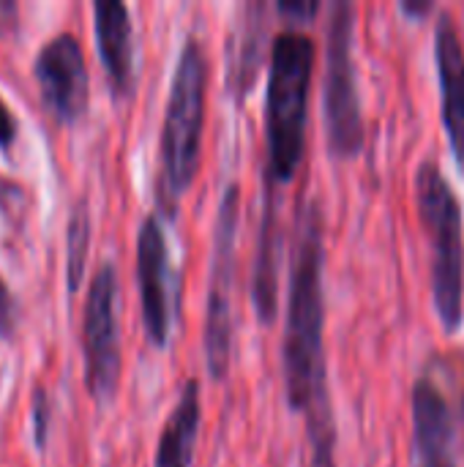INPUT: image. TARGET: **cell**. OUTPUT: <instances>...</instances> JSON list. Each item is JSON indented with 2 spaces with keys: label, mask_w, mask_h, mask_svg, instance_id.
<instances>
[{
  "label": "cell",
  "mask_w": 464,
  "mask_h": 467,
  "mask_svg": "<svg viewBox=\"0 0 464 467\" xmlns=\"http://www.w3.org/2000/svg\"><path fill=\"white\" fill-rule=\"evenodd\" d=\"M325 230L323 208L317 200H301L295 222V244L290 263V296H287V331H284V391L287 405L298 413H309L320 400H328V372L323 350L325 328Z\"/></svg>",
  "instance_id": "1"
},
{
  "label": "cell",
  "mask_w": 464,
  "mask_h": 467,
  "mask_svg": "<svg viewBox=\"0 0 464 467\" xmlns=\"http://www.w3.org/2000/svg\"><path fill=\"white\" fill-rule=\"evenodd\" d=\"M314 57L317 44L304 30L284 27L273 36L265 93V145L271 186L293 181L304 161Z\"/></svg>",
  "instance_id": "2"
},
{
  "label": "cell",
  "mask_w": 464,
  "mask_h": 467,
  "mask_svg": "<svg viewBox=\"0 0 464 467\" xmlns=\"http://www.w3.org/2000/svg\"><path fill=\"white\" fill-rule=\"evenodd\" d=\"M208 101V55L197 36L178 55L159 145V211L172 219L183 192L194 183L202 159V129Z\"/></svg>",
  "instance_id": "3"
},
{
  "label": "cell",
  "mask_w": 464,
  "mask_h": 467,
  "mask_svg": "<svg viewBox=\"0 0 464 467\" xmlns=\"http://www.w3.org/2000/svg\"><path fill=\"white\" fill-rule=\"evenodd\" d=\"M416 205L429 235L435 312L440 326L457 334L464 323V216L451 181L435 159L416 170Z\"/></svg>",
  "instance_id": "4"
},
{
  "label": "cell",
  "mask_w": 464,
  "mask_h": 467,
  "mask_svg": "<svg viewBox=\"0 0 464 467\" xmlns=\"http://www.w3.org/2000/svg\"><path fill=\"white\" fill-rule=\"evenodd\" d=\"M323 115L331 156L356 159L364 148V112L356 68V8L347 0H336L328 11Z\"/></svg>",
  "instance_id": "5"
},
{
  "label": "cell",
  "mask_w": 464,
  "mask_h": 467,
  "mask_svg": "<svg viewBox=\"0 0 464 467\" xmlns=\"http://www.w3.org/2000/svg\"><path fill=\"white\" fill-rule=\"evenodd\" d=\"M413 462L410 467H459L464 386L457 369L435 356L413 383Z\"/></svg>",
  "instance_id": "6"
},
{
  "label": "cell",
  "mask_w": 464,
  "mask_h": 467,
  "mask_svg": "<svg viewBox=\"0 0 464 467\" xmlns=\"http://www.w3.org/2000/svg\"><path fill=\"white\" fill-rule=\"evenodd\" d=\"M238 219H241V186L227 183L216 224H213V252H211V282H208V309H205V364L211 380H227L232 361V290H235V246H238Z\"/></svg>",
  "instance_id": "7"
},
{
  "label": "cell",
  "mask_w": 464,
  "mask_h": 467,
  "mask_svg": "<svg viewBox=\"0 0 464 467\" xmlns=\"http://www.w3.org/2000/svg\"><path fill=\"white\" fill-rule=\"evenodd\" d=\"M85 386L96 405H109L120 383V328H118V268L104 260L90 279L82 312Z\"/></svg>",
  "instance_id": "8"
},
{
  "label": "cell",
  "mask_w": 464,
  "mask_h": 467,
  "mask_svg": "<svg viewBox=\"0 0 464 467\" xmlns=\"http://www.w3.org/2000/svg\"><path fill=\"white\" fill-rule=\"evenodd\" d=\"M137 285H139L145 337L156 350H164L172 337L178 287H175L170 244L159 211L148 213L137 230Z\"/></svg>",
  "instance_id": "9"
},
{
  "label": "cell",
  "mask_w": 464,
  "mask_h": 467,
  "mask_svg": "<svg viewBox=\"0 0 464 467\" xmlns=\"http://www.w3.org/2000/svg\"><path fill=\"white\" fill-rule=\"evenodd\" d=\"M33 77L41 101L57 123L71 126L85 118L90 104V77L82 44L74 33H57L41 44L33 60Z\"/></svg>",
  "instance_id": "10"
},
{
  "label": "cell",
  "mask_w": 464,
  "mask_h": 467,
  "mask_svg": "<svg viewBox=\"0 0 464 467\" xmlns=\"http://www.w3.org/2000/svg\"><path fill=\"white\" fill-rule=\"evenodd\" d=\"M435 63L443 96V126L464 175V38L451 11H440L435 22Z\"/></svg>",
  "instance_id": "11"
},
{
  "label": "cell",
  "mask_w": 464,
  "mask_h": 467,
  "mask_svg": "<svg viewBox=\"0 0 464 467\" xmlns=\"http://www.w3.org/2000/svg\"><path fill=\"white\" fill-rule=\"evenodd\" d=\"M93 33L96 49L109 82V93L120 101L134 93V25L131 11L120 0L93 3Z\"/></svg>",
  "instance_id": "12"
},
{
  "label": "cell",
  "mask_w": 464,
  "mask_h": 467,
  "mask_svg": "<svg viewBox=\"0 0 464 467\" xmlns=\"http://www.w3.org/2000/svg\"><path fill=\"white\" fill-rule=\"evenodd\" d=\"M268 8L265 3H243L227 44V90L243 104L260 77L265 57Z\"/></svg>",
  "instance_id": "13"
},
{
  "label": "cell",
  "mask_w": 464,
  "mask_h": 467,
  "mask_svg": "<svg viewBox=\"0 0 464 467\" xmlns=\"http://www.w3.org/2000/svg\"><path fill=\"white\" fill-rule=\"evenodd\" d=\"M279 254H282V227L276 211V194L268 183L263 216H260V235H257V254H254V279H252V298L254 312L263 326L276 320V301H279Z\"/></svg>",
  "instance_id": "14"
},
{
  "label": "cell",
  "mask_w": 464,
  "mask_h": 467,
  "mask_svg": "<svg viewBox=\"0 0 464 467\" xmlns=\"http://www.w3.org/2000/svg\"><path fill=\"white\" fill-rule=\"evenodd\" d=\"M202 402H200V380L189 378L161 427L153 467H191L197 435H200Z\"/></svg>",
  "instance_id": "15"
},
{
  "label": "cell",
  "mask_w": 464,
  "mask_h": 467,
  "mask_svg": "<svg viewBox=\"0 0 464 467\" xmlns=\"http://www.w3.org/2000/svg\"><path fill=\"white\" fill-rule=\"evenodd\" d=\"M88 252H90V208H88V200L79 197L71 205L68 230H66V287H68V293H77L82 285Z\"/></svg>",
  "instance_id": "16"
},
{
  "label": "cell",
  "mask_w": 464,
  "mask_h": 467,
  "mask_svg": "<svg viewBox=\"0 0 464 467\" xmlns=\"http://www.w3.org/2000/svg\"><path fill=\"white\" fill-rule=\"evenodd\" d=\"M306 449L309 462L306 467H336V419L331 397L320 400L306 416Z\"/></svg>",
  "instance_id": "17"
},
{
  "label": "cell",
  "mask_w": 464,
  "mask_h": 467,
  "mask_svg": "<svg viewBox=\"0 0 464 467\" xmlns=\"http://www.w3.org/2000/svg\"><path fill=\"white\" fill-rule=\"evenodd\" d=\"M30 424H33V446L38 451H44L46 449V438H49V424H52V400H49L44 386H33Z\"/></svg>",
  "instance_id": "18"
},
{
  "label": "cell",
  "mask_w": 464,
  "mask_h": 467,
  "mask_svg": "<svg viewBox=\"0 0 464 467\" xmlns=\"http://www.w3.org/2000/svg\"><path fill=\"white\" fill-rule=\"evenodd\" d=\"M276 11L279 14H284V16H290L293 22H309L317 11H320V3L317 0H282L279 5H276Z\"/></svg>",
  "instance_id": "19"
},
{
  "label": "cell",
  "mask_w": 464,
  "mask_h": 467,
  "mask_svg": "<svg viewBox=\"0 0 464 467\" xmlns=\"http://www.w3.org/2000/svg\"><path fill=\"white\" fill-rule=\"evenodd\" d=\"M11 334H14V296L0 276V337L11 339Z\"/></svg>",
  "instance_id": "20"
},
{
  "label": "cell",
  "mask_w": 464,
  "mask_h": 467,
  "mask_svg": "<svg viewBox=\"0 0 464 467\" xmlns=\"http://www.w3.org/2000/svg\"><path fill=\"white\" fill-rule=\"evenodd\" d=\"M16 131H19V123L14 118V112L8 109V104L0 99V150H8L14 145Z\"/></svg>",
  "instance_id": "21"
},
{
  "label": "cell",
  "mask_w": 464,
  "mask_h": 467,
  "mask_svg": "<svg viewBox=\"0 0 464 467\" xmlns=\"http://www.w3.org/2000/svg\"><path fill=\"white\" fill-rule=\"evenodd\" d=\"M399 11L410 19H424L435 11V3L432 0H402L399 3Z\"/></svg>",
  "instance_id": "22"
},
{
  "label": "cell",
  "mask_w": 464,
  "mask_h": 467,
  "mask_svg": "<svg viewBox=\"0 0 464 467\" xmlns=\"http://www.w3.org/2000/svg\"><path fill=\"white\" fill-rule=\"evenodd\" d=\"M16 3H8V0H0V25H8V27H16Z\"/></svg>",
  "instance_id": "23"
}]
</instances>
